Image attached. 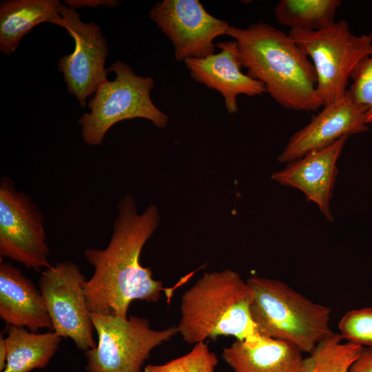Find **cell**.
Masks as SVG:
<instances>
[{"instance_id": "cell-9", "label": "cell", "mask_w": 372, "mask_h": 372, "mask_svg": "<svg viewBox=\"0 0 372 372\" xmlns=\"http://www.w3.org/2000/svg\"><path fill=\"white\" fill-rule=\"evenodd\" d=\"M44 217L32 198L18 191L14 181H0V256L28 269L50 266Z\"/></svg>"}, {"instance_id": "cell-21", "label": "cell", "mask_w": 372, "mask_h": 372, "mask_svg": "<svg viewBox=\"0 0 372 372\" xmlns=\"http://www.w3.org/2000/svg\"><path fill=\"white\" fill-rule=\"evenodd\" d=\"M218 363L216 355L207 342L194 344L187 354L161 364H148L142 372H215Z\"/></svg>"}, {"instance_id": "cell-22", "label": "cell", "mask_w": 372, "mask_h": 372, "mask_svg": "<svg viewBox=\"0 0 372 372\" xmlns=\"http://www.w3.org/2000/svg\"><path fill=\"white\" fill-rule=\"evenodd\" d=\"M343 340L363 347H372V307L347 312L338 322Z\"/></svg>"}, {"instance_id": "cell-4", "label": "cell", "mask_w": 372, "mask_h": 372, "mask_svg": "<svg viewBox=\"0 0 372 372\" xmlns=\"http://www.w3.org/2000/svg\"><path fill=\"white\" fill-rule=\"evenodd\" d=\"M246 281L253 293L252 320L260 335L289 342L310 354L333 333L329 307L276 279L254 276Z\"/></svg>"}, {"instance_id": "cell-17", "label": "cell", "mask_w": 372, "mask_h": 372, "mask_svg": "<svg viewBox=\"0 0 372 372\" xmlns=\"http://www.w3.org/2000/svg\"><path fill=\"white\" fill-rule=\"evenodd\" d=\"M59 0H4L0 3V52L14 53L25 35L41 23L61 17Z\"/></svg>"}, {"instance_id": "cell-19", "label": "cell", "mask_w": 372, "mask_h": 372, "mask_svg": "<svg viewBox=\"0 0 372 372\" xmlns=\"http://www.w3.org/2000/svg\"><path fill=\"white\" fill-rule=\"evenodd\" d=\"M340 0H281L273 8L276 21L289 30H319L335 21Z\"/></svg>"}, {"instance_id": "cell-14", "label": "cell", "mask_w": 372, "mask_h": 372, "mask_svg": "<svg viewBox=\"0 0 372 372\" xmlns=\"http://www.w3.org/2000/svg\"><path fill=\"white\" fill-rule=\"evenodd\" d=\"M221 51L205 58H190L184 61L191 77L221 94L229 113L238 111L237 96L261 95L266 92L265 85L242 72V62L236 41L218 42Z\"/></svg>"}, {"instance_id": "cell-10", "label": "cell", "mask_w": 372, "mask_h": 372, "mask_svg": "<svg viewBox=\"0 0 372 372\" xmlns=\"http://www.w3.org/2000/svg\"><path fill=\"white\" fill-rule=\"evenodd\" d=\"M61 17L54 24L65 28L75 43L72 53L61 57L58 70L63 74L68 92L84 108L87 99L107 79L105 63L108 54L107 39L95 23H84L80 14L63 4Z\"/></svg>"}, {"instance_id": "cell-23", "label": "cell", "mask_w": 372, "mask_h": 372, "mask_svg": "<svg viewBox=\"0 0 372 372\" xmlns=\"http://www.w3.org/2000/svg\"><path fill=\"white\" fill-rule=\"evenodd\" d=\"M350 79L352 83L348 92L355 102L366 107V122L372 125V53L356 65Z\"/></svg>"}, {"instance_id": "cell-6", "label": "cell", "mask_w": 372, "mask_h": 372, "mask_svg": "<svg viewBox=\"0 0 372 372\" xmlns=\"http://www.w3.org/2000/svg\"><path fill=\"white\" fill-rule=\"evenodd\" d=\"M288 34L312 60L323 106L345 95L351 72L372 53V34H353L345 20L319 30H289Z\"/></svg>"}, {"instance_id": "cell-5", "label": "cell", "mask_w": 372, "mask_h": 372, "mask_svg": "<svg viewBox=\"0 0 372 372\" xmlns=\"http://www.w3.org/2000/svg\"><path fill=\"white\" fill-rule=\"evenodd\" d=\"M116 76L105 81L96 90L78 121L83 141L92 146L103 143L106 133L118 122L136 118L151 121L159 128L167 125L168 116L152 102L150 92L154 81L136 74L127 63L116 60L107 68Z\"/></svg>"}, {"instance_id": "cell-11", "label": "cell", "mask_w": 372, "mask_h": 372, "mask_svg": "<svg viewBox=\"0 0 372 372\" xmlns=\"http://www.w3.org/2000/svg\"><path fill=\"white\" fill-rule=\"evenodd\" d=\"M149 17L172 43L178 61L214 54V39L226 34L229 27L209 14L198 0L158 1Z\"/></svg>"}, {"instance_id": "cell-25", "label": "cell", "mask_w": 372, "mask_h": 372, "mask_svg": "<svg viewBox=\"0 0 372 372\" xmlns=\"http://www.w3.org/2000/svg\"><path fill=\"white\" fill-rule=\"evenodd\" d=\"M349 372H372V347H364L358 358L351 366Z\"/></svg>"}, {"instance_id": "cell-2", "label": "cell", "mask_w": 372, "mask_h": 372, "mask_svg": "<svg viewBox=\"0 0 372 372\" xmlns=\"http://www.w3.org/2000/svg\"><path fill=\"white\" fill-rule=\"evenodd\" d=\"M226 34L237 42L247 74L262 82L281 106L306 112L323 107L312 61L289 34L259 22L247 28L229 25Z\"/></svg>"}, {"instance_id": "cell-24", "label": "cell", "mask_w": 372, "mask_h": 372, "mask_svg": "<svg viewBox=\"0 0 372 372\" xmlns=\"http://www.w3.org/2000/svg\"><path fill=\"white\" fill-rule=\"evenodd\" d=\"M63 2L68 8L76 10L87 7L96 8L99 6L114 8L119 4L117 0H64Z\"/></svg>"}, {"instance_id": "cell-13", "label": "cell", "mask_w": 372, "mask_h": 372, "mask_svg": "<svg viewBox=\"0 0 372 372\" xmlns=\"http://www.w3.org/2000/svg\"><path fill=\"white\" fill-rule=\"evenodd\" d=\"M348 137L342 136L325 148L309 152L287 163L283 169L273 173L271 178L300 190L307 200L318 205L328 220L333 221L330 202L338 175L337 161Z\"/></svg>"}, {"instance_id": "cell-3", "label": "cell", "mask_w": 372, "mask_h": 372, "mask_svg": "<svg viewBox=\"0 0 372 372\" xmlns=\"http://www.w3.org/2000/svg\"><path fill=\"white\" fill-rule=\"evenodd\" d=\"M252 301L251 289L235 271L205 272L182 296L178 333L194 344L219 336L243 340L258 335Z\"/></svg>"}, {"instance_id": "cell-8", "label": "cell", "mask_w": 372, "mask_h": 372, "mask_svg": "<svg viewBox=\"0 0 372 372\" xmlns=\"http://www.w3.org/2000/svg\"><path fill=\"white\" fill-rule=\"evenodd\" d=\"M85 281L78 265L68 260L45 268L39 280L52 331L61 338H70L84 351L97 344L84 291Z\"/></svg>"}, {"instance_id": "cell-1", "label": "cell", "mask_w": 372, "mask_h": 372, "mask_svg": "<svg viewBox=\"0 0 372 372\" xmlns=\"http://www.w3.org/2000/svg\"><path fill=\"white\" fill-rule=\"evenodd\" d=\"M159 221L158 208L153 204L138 214L132 194L124 196L118 202L107 246L84 251L85 258L94 268L92 277L84 285L91 313L127 319L129 306L134 300L156 302L163 291L167 299L172 297L175 287L165 288L162 281L153 278L151 269L140 262L143 246Z\"/></svg>"}, {"instance_id": "cell-20", "label": "cell", "mask_w": 372, "mask_h": 372, "mask_svg": "<svg viewBox=\"0 0 372 372\" xmlns=\"http://www.w3.org/2000/svg\"><path fill=\"white\" fill-rule=\"evenodd\" d=\"M364 347L343 340L338 333L320 342L305 358L304 372H349Z\"/></svg>"}, {"instance_id": "cell-26", "label": "cell", "mask_w": 372, "mask_h": 372, "mask_svg": "<svg viewBox=\"0 0 372 372\" xmlns=\"http://www.w3.org/2000/svg\"><path fill=\"white\" fill-rule=\"evenodd\" d=\"M8 356V349L5 338L0 336V371L5 368Z\"/></svg>"}, {"instance_id": "cell-12", "label": "cell", "mask_w": 372, "mask_h": 372, "mask_svg": "<svg viewBox=\"0 0 372 372\" xmlns=\"http://www.w3.org/2000/svg\"><path fill=\"white\" fill-rule=\"evenodd\" d=\"M366 112V107L355 102L347 90L340 99L323 106L291 137L278 157L279 163H288L309 152L325 148L342 136L367 131Z\"/></svg>"}, {"instance_id": "cell-15", "label": "cell", "mask_w": 372, "mask_h": 372, "mask_svg": "<svg viewBox=\"0 0 372 372\" xmlns=\"http://www.w3.org/2000/svg\"><path fill=\"white\" fill-rule=\"evenodd\" d=\"M0 318L8 326L37 332L52 330L44 299L33 282L11 262H0Z\"/></svg>"}, {"instance_id": "cell-18", "label": "cell", "mask_w": 372, "mask_h": 372, "mask_svg": "<svg viewBox=\"0 0 372 372\" xmlns=\"http://www.w3.org/2000/svg\"><path fill=\"white\" fill-rule=\"evenodd\" d=\"M61 338L54 331L43 333L9 326L5 338L8 356L1 372H30L45 368L56 352Z\"/></svg>"}, {"instance_id": "cell-16", "label": "cell", "mask_w": 372, "mask_h": 372, "mask_svg": "<svg viewBox=\"0 0 372 372\" xmlns=\"http://www.w3.org/2000/svg\"><path fill=\"white\" fill-rule=\"evenodd\" d=\"M292 344L260 334L236 340L222 358L234 372H304L305 358Z\"/></svg>"}, {"instance_id": "cell-7", "label": "cell", "mask_w": 372, "mask_h": 372, "mask_svg": "<svg viewBox=\"0 0 372 372\" xmlns=\"http://www.w3.org/2000/svg\"><path fill=\"white\" fill-rule=\"evenodd\" d=\"M98 335L96 347L85 351L87 372H142L151 351L178 333L177 327L156 330L148 321L132 316L91 313Z\"/></svg>"}]
</instances>
